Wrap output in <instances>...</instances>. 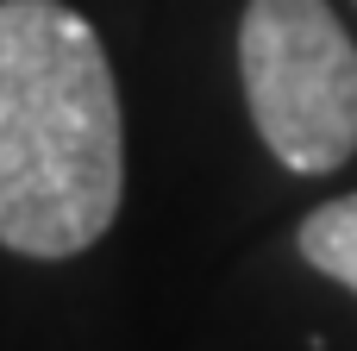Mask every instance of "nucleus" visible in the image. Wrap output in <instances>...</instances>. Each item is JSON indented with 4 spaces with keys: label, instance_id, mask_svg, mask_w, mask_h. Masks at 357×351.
I'll return each mask as SVG.
<instances>
[{
    "label": "nucleus",
    "instance_id": "nucleus-1",
    "mask_svg": "<svg viewBox=\"0 0 357 351\" xmlns=\"http://www.w3.org/2000/svg\"><path fill=\"white\" fill-rule=\"evenodd\" d=\"M126 195V126L100 31L63 0H0V245L82 257Z\"/></svg>",
    "mask_w": 357,
    "mask_h": 351
},
{
    "label": "nucleus",
    "instance_id": "nucleus-2",
    "mask_svg": "<svg viewBox=\"0 0 357 351\" xmlns=\"http://www.w3.org/2000/svg\"><path fill=\"white\" fill-rule=\"evenodd\" d=\"M238 75L251 126L282 170L333 176L357 151V44L326 0H251Z\"/></svg>",
    "mask_w": 357,
    "mask_h": 351
},
{
    "label": "nucleus",
    "instance_id": "nucleus-3",
    "mask_svg": "<svg viewBox=\"0 0 357 351\" xmlns=\"http://www.w3.org/2000/svg\"><path fill=\"white\" fill-rule=\"evenodd\" d=\"M295 239H301V257H307L320 276L345 283L357 295V195H339V201L314 207Z\"/></svg>",
    "mask_w": 357,
    "mask_h": 351
}]
</instances>
